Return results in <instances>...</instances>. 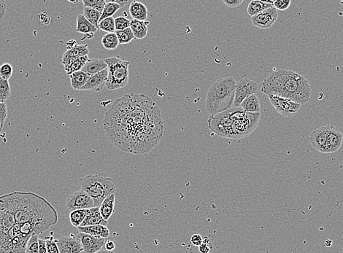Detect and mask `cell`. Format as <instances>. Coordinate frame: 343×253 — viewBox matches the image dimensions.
Listing matches in <instances>:
<instances>
[{"mask_svg":"<svg viewBox=\"0 0 343 253\" xmlns=\"http://www.w3.org/2000/svg\"><path fill=\"white\" fill-rule=\"evenodd\" d=\"M103 125L110 141L133 155L151 151L165 132L160 109L143 94L128 93L114 101L105 112Z\"/></svg>","mask_w":343,"mask_h":253,"instance_id":"obj_1","label":"cell"},{"mask_svg":"<svg viewBox=\"0 0 343 253\" xmlns=\"http://www.w3.org/2000/svg\"><path fill=\"white\" fill-rule=\"evenodd\" d=\"M2 197L13 212L16 224L31 225L35 235L43 233L58 222L55 208L38 194L15 191Z\"/></svg>","mask_w":343,"mask_h":253,"instance_id":"obj_2","label":"cell"},{"mask_svg":"<svg viewBox=\"0 0 343 253\" xmlns=\"http://www.w3.org/2000/svg\"><path fill=\"white\" fill-rule=\"evenodd\" d=\"M261 92L291 99L301 105L309 102L311 87L305 77L292 70L280 69L269 74L263 81Z\"/></svg>","mask_w":343,"mask_h":253,"instance_id":"obj_3","label":"cell"},{"mask_svg":"<svg viewBox=\"0 0 343 253\" xmlns=\"http://www.w3.org/2000/svg\"><path fill=\"white\" fill-rule=\"evenodd\" d=\"M260 116V113L246 112L240 106H233L225 112L210 115L207 123L209 129L218 136L240 140L257 129Z\"/></svg>","mask_w":343,"mask_h":253,"instance_id":"obj_4","label":"cell"},{"mask_svg":"<svg viewBox=\"0 0 343 253\" xmlns=\"http://www.w3.org/2000/svg\"><path fill=\"white\" fill-rule=\"evenodd\" d=\"M236 84L232 77H227L210 85L206 97V109L209 113L217 115L234 106Z\"/></svg>","mask_w":343,"mask_h":253,"instance_id":"obj_5","label":"cell"},{"mask_svg":"<svg viewBox=\"0 0 343 253\" xmlns=\"http://www.w3.org/2000/svg\"><path fill=\"white\" fill-rule=\"evenodd\" d=\"M79 182L81 190L94 200V206L97 207H99L108 196L115 193L113 179L104 173L88 174L81 178Z\"/></svg>","mask_w":343,"mask_h":253,"instance_id":"obj_6","label":"cell"},{"mask_svg":"<svg viewBox=\"0 0 343 253\" xmlns=\"http://www.w3.org/2000/svg\"><path fill=\"white\" fill-rule=\"evenodd\" d=\"M108 65V79L107 87L109 91L121 89L129 83V61L121 59L119 57H111L105 58Z\"/></svg>","mask_w":343,"mask_h":253,"instance_id":"obj_7","label":"cell"},{"mask_svg":"<svg viewBox=\"0 0 343 253\" xmlns=\"http://www.w3.org/2000/svg\"><path fill=\"white\" fill-rule=\"evenodd\" d=\"M14 215L2 196L0 197V246L7 238L9 231L16 225Z\"/></svg>","mask_w":343,"mask_h":253,"instance_id":"obj_8","label":"cell"},{"mask_svg":"<svg viewBox=\"0 0 343 253\" xmlns=\"http://www.w3.org/2000/svg\"><path fill=\"white\" fill-rule=\"evenodd\" d=\"M269 100L277 112L285 117H291L300 109L302 105L293 102L291 99L280 96L268 95Z\"/></svg>","mask_w":343,"mask_h":253,"instance_id":"obj_9","label":"cell"},{"mask_svg":"<svg viewBox=\"0 0 343 253\" xmlns=\"http://www.w3.org/2000/svg\"><path fill=\"white\" fill-rule=\"evenodd\" d=\"M258 89V84L255 81L248 78L240 79L236 84L234 106H240L247 97L257 93Z\"/></svg>","mask_w":343,"mask_h":253,"instance_id":"obj_10","label":"cell"},{"mask_svg":"<svg viewBox=\"0 0 343 253\" xmlns=\"http://www.w3.org/2000/svg\"><path fill=\"white\" fill-rule=\"evenodd\" d=\"M66 207L72 212L79 209H89L95 206L94 200L85 191L80 190L74 192L67 198Z\"/></svg>","mask_w":343,"mask_h":253,"instance_id":"obj_11","label":"cell"},{"mask_svg":"<svg viewBox=\"0 0 343 253\" xmlns=\"http://www.w3.org/2000/svg\"><path fill=\"white\" fill-rule=\"evenodd\" d=\"M78 238L81 241L84 253H98L102 251L106 242V239L100 236H92L84 233H78Z\"/></svg>","mask_w":343,"mask_h":253,"instance_id":"obj_12","label":"cell"},{"mask_svg":"<svg viewBox=\"0 0 343 253\" xmlns=\"http://www.w3.org/2000/svg\"><path fill=\"white\" fill-rule=\"evenodd\" d=\"M278 18V10L272 7L251 17V22L255 27L261 29H267L275 23Z\"/></svg>","mask_w":343,"mask_h":253,"instance_id":"obj_13","label":"cell"},{"mask_svg":"<svg viewBox=\"0 0 343 253\" xmlns=\"http://www.w3.org/2000/svg\"><path fill=\"white\" fill-rule=\"evenodd\" d=\"M343 135L338 128L332 124H329L326 144L322 153H332L338 151L343 142Z\"/></svg>","mask_w":343,"mask_h":253,"instance_id":"obj_14","label":"cell"},{"mask_svg":"<svg viewBox=\"0 0 343 253\" xmlns=\"http://www.w3.org/2000/svg\"><path fill=\"white\" fill-rule=\"evenodd\" d=\"M60 253H82L84 252L81 241L74 234L61 236L58 239Z\"/></svg>","mask_w":343,"mask_h":253,"instance_id":"obj_15","label":"cell"},{"mask_svg":"<svg viewBox=\"0 0 343 253\" xmlns=\"http://www.w3.org/2000/svg\"><path fill=\"white\" fill-rule=\"evenodd\" d=\"M107 79H108V69H105V70L90 77L86 84L81 90L82 91H92V92H99V91H102L106 85Z\"/></svg>","mask_w":343,"mask_h":253,"instance_id":"obj_16","label":"cell"},{"mask_svg":"<svg viewBox=\"0 0 343 253\" xmlns=\"http://www.w3.org/2000/svg\"><path fill=\"white\" fill-rule=\"evenodd\" d=\"M328 132H329V124L322 126L315 129L311 134L309 140L313 147L322 153L326 144L327 140Z\"/></svg>","mask_w":343,"mask_h":253,"instance_id":"obj_17","label":"cell"},{"mask_svg":"<svg viewBox=\"0 0 343 253\" xmlns=\"http://www.w3.org/2000/svg\"><path fill=\"white\" fill-rule=\"evenodd\" d=\"M108 221H105L99 212V207H94L87 209L86 215L81 227L89 226V225H102L107 226Z\"/></svg>","mask_w":343,"mask_h":253,"instance_id":"obj_18","label":"cell"},{"mask_svg":"<svg viewBox=\"0 0 343 253\" xmlns=\"http://www.w3.org/2000/svg\"><path fill=\"white\" fill-rule=\"evenodd\" d=\"M107 68H108V65L105 63V60L92 58V59H88L81 71L86 73L88 76L91 77L107 69Z\"/></svg>","mask_w":343,"mask_h":253,"instance_id":"obj_19","label":"cell"},{"mask_svg":"<svg viewBox=\"0 0 343 253\" xmlns=\"http://www.w3.org/2000/svg\"><path fill=\"white\" fill-rule=\"evenodd\" d=\"M115 194L113 193L108 196L99 206V212L105 221H108L115 211Z\"/></svg>","mask_w":343,"mask_h":253,"instance_id":"obj_20","label":"cell"},{"mask_svg":"<svg viewBox=\"0 0 343 253\" xmlns=\"http://www.w3.org/2000/svg\"><path fill=\"white\" fill-rule=\"evenodd\" d=\"M129 13L134 20L145 22L148 16V11L146 6L140 1H133L129 7Z\"/></svg>","mask_w":343,"mask_h":253,"instance_id":"obj_21","label":"cell"},{"mask_svg":"<svg viewBox=\"0 0 343 253\" xmlns=\"http://www.w3.org/2000/svg\"><path fill=\"white\" fill-rule=\"evenodd\" d=\"M88 46L87 45H79V46H75L71 49L67 50L64 55H63L61 63L63 64L69 61L70 58H80V57L86 56L88 55Z\"/></svg>","mask_w":343,"mask_h":253,"instance_id":"obj_22","label":"cell"},{"mask_svg":"<svg viewBox=\"0 0 343 253\" xmlns=\"http://www.w3.org/2000/svg\"><path fill=\"white\" fill-rule=\"evenodd\" d=\"M98 28L93 25L84 17V15H79L77 17V32L86 35L94 36V34L97 32Z\"/></svg>","mask_w":343,"mask_h":253,"instance_id":"obj_23","label":"cell"},{"mask_svg":"<svg viewBox=\"0 0 343 253\" xmlns=\"http://www.w3.org/2000/svg\"><path fill=\"white\" fill-rule=\"evenodd\" d=\"M78 229L79 230V233L100 236L104 239H108L110 236V230L105 225H89V226L79 227Z\"/></svg>","mask_w":343,"mask_h":253,"instance_id":"obj_24","label":"cell"},{"mask_svg":"<svg viewBox=\"0 0 343 253\" xmlns=\"http://www.w3.org/2000/svg\"><path fill=\"white\" fill-rule=\"evenodd\" d=\"M240 106L243 111L249 113H260L261 111L259 99L256 94L247 97Z\"/></svg>","mask_w":343,"mask_h":253,"instance_id":"obj_25","label":"cell"},{"mask_svg":"<svg viewBox=\"0 0 343 253\" xmlns=\"http://www.w3.org/2000/svg\"><path fill=\"white\" fill-rule=\"evenodd\" d=\"M88 56H86L80 57V58H70L67 62L64 64V69L67 75H71L74 72L81 71L83 67L88 61Z\"/></svg>","mask_w":343,"mask_h":253,"instance_id":"obj_26","label":"cell"},{"mask_svg":"<svg viewBox=\"0 0 343 253\" xmlns=\"http://www.w3.org/2000/svg\"><path fill=\"white\" fill-rule=\"evenodd\" d=\"M147 24H149V23L142 22V21L134 20V19L131 21L130 28L132 32H133L135 38L138 39V40H143V39L146 37L147 34Z\"/></svg>","mask_w":343,"mask_h":253,"instance_id":"obj_27","label":"cell"},{"mask_svg":"<svg viewBox=\"0 0 343 253\" xmlns=\"http://www.w3.org/2000/svg\"><path fill=\"white\" fill-rule=\"evenodd\" d=\"M274 7L273 4H268L265 1H259V0H253L248 4L247 12L250 16H256L259 14L261 12L270 7Z\"/></svg>","mask_w":343,"mask_h":253,"instance_id":"obj_28","label":"cell"},{"mask_svg":"<svg viewBox=\"0 0 343 253\" xmlns=\"http://www.w3.org/2000/svg\"><path fill=\"white\" fill-rule=\"evenodd\" d=\"M70 78L71 85L73 89L81 90L83 87L86 84L90 76H88L86 73L81 70L74 72L73 74L70 75Z\"/></svg>","mask_w":343,"mask_h":253,"instance_id":"obj_29","label":"cell"},{"mask_svg":"<svg viewBox=\"0 0 343 253\" xmlns=\"http://www.w3.org/2000/svg\"><path fill=\"white\" fill-rule=\"evenodd\" d=\"M102 44L105 49L111 50V51L116 49L119 46V41L116 34L115 32L107 33L102 37Z\"/></svg>","mask_w":343,"mask_h":253,"instance_id":"obj_30","label":"cell"},{"mask_svg":"<svg viewBox=\"0 0 343 253\" xmlns=\"http://www.w3.org/2000/svg\"><path fill=\"white\" fill-rule=\"evenodd\" d=\"M87 209H79V210L72 211L70 213V221L72 225L75 228L81 227L84 222L86 215Z\"/></svg>","mask_w":343,"mask_h":253,"instance_id":"obj_31","label":"cell"},{"mask_svg":"<svg viewBox=\"0 0 343 253\" xmlns=\"http://www.w3.org/2000/svg\"><path fill=\"white\" fill-rule=\"evenodd\" d=\"M84 16L90 23L95 26L97 28H98V24L99 20H100L101 16H102V13H99V12L97 11V10H94V9L84 7Z\"/></svg>","mask_w":343,"mask_h":253,"instance_id":"obj_32","label":"cell"},{"mask_svg":"<svg viewBox=\"0 0 343 253\" xmlns=\"http://www.w3.org/2000/svg\"><path fill=\"white\" fill-rule=\"evenodd\" d=\"M120 8H121V7L116 3L114 2V1H107L106 4H105V7H104L103 11H102L99 22L103 20V19H107V18L113 17V16Z\"/></svg>","mask_w":343,"mask_h":253,"instance_id":"obj_33","label":"cell"},{"mask_svg":"<svg viewBox=\"0 0 343 253\" xmlns=\"http://www.w3.org/2000/svg\"><path fill=\"white\" fill-rule=\"evenodd\" d=\"M115 33L118 37L119 45L128 44L135 39V36L130 27L121 31H115Z\"/></svg>","mask_w":343,"mask_h":253,"instance_id":"obj_34","label":"cell"},{"mask_svg":"<svg viewBox=\"0 0 343 253\" xmlns=\"http://www.w3.org/2000/svg\"><path fill=\"white\" fill-rule=\"evenodd\" d=\"M11 94L10 84L7 80L3 79L0 77V102L4 103Z\"/></svg>","mask_w":343,"mask_h":253,"instance_id":"obj_35","label":"cell"},{"mask_svg":"<svg viewBox=\"0 0 343 253\" xmlns=\"http://www.w3.org/2000/svg\"><path fill=\"white\" fill-rule=\"evenodd\" d=\"M98 28L107 33L115 32V19L113 17H110L100 21L99 22Z\"/></svg>","mask_w":343,"mask_h":253,"instance_id":"obj_36","label":"cell"},{"mask_svg":"<svg viewBox=\"0 0 343 253\" xmlns=\"http://www.w3.org/2000/svg\"><path fill=\"white\" fill-rule=\"evenodd\" d=\"M83 3L84 7L94 9L102 13L107 1L105 0H84Z\"/></svg>","mask_w":343,"mask_h":253,"instance_id":"obj_37","label":"cell"},{"mask_svg":"<svg viewBox=\"0 0 343 253\" xmlns=\"http://www.w3.org/2000/svg\"><path fill=\"white\" fill-rule=\"evenodd\" d=\"M26 253H39L38 235H32L29 238L27 242Z\"/></svg>","mask_w":343,"mask_h":253,"instance_id":"obj_38","label":"cell"},{"mask_svg":"<svg viewBox=\"0 0 343 253\" xmlns=\"http://www.w3.org/2000/svg\"><path fill=\"white\" fill-rule=\"evenodd\" d=\"M131 21L123 16L115 18V31H121L130 27Z\"/></svg>","mask_w":343,"mask_h":253,"instance_id":"obj_39","label":"cell"},{"mask_svg":"<svg viewBox=\"0 0 343 253\" xmlns=\"http://www.w3.org/2000/svg\"><path fill=\"white\" fill-rule=\"evenodd\" d=\"M48 253H60L58 246V239H54V236L46 238Z\"/></svg>","mask_w":343,"mask_h":253,"instance_id":"obj_40","label":"cell"},{"mask_svg":"<svg viewBox=\"0 0 343 253\" xmlns=\"http://www.w3.org/2000/svg\"><path fill=\"white\" fill-rule=\"evenodd\" d=\"M12 75H13V67L11 64L5 63L0 67V77L1 78L8 81L11 78Z\"/></svg>","mask_w":343,"mask_h":253,"instance_id":"obj_41","label":"cell"},{"mask_svg":"<svg viewBox=\"0 0 343 253\" xmlns=\"http://www.w3.org/2000/svg\"><path fill=\"white\" fill-rule=\"evenodd\" d=\"M213 251V245L208 238L203 239L202 244L199 247V251L201 253H210Z\"/></svg>","mask_w":343,"mask_h":253,"instance_id":"obj_42","label":"cell"},{"mask_svg":"<svg viewBox=\"0 0 343 253\" xmlns=\"http://www.w3.org/2000/svg\"><path fill=\"white\" fill-rule=\"evenodd\" d=\"M291 1L290 0H276L274 1L273 6L277 10L284 11L290 7Z\"/></svg>","mask_w":343,"mask_h":253,"instance_id":"obj_43","label":"cell"},{"mask_svg":"<svg viewBox=\"0 0 343 253\" xmlns=\"http://www.w3.org/2000/svg\"><path fill=\"white\" fill-rule=\"evenodd\" d=\"M7 117V108L5 103L0 102V124L4 126Z\"/></svg>","mask_w":343,"mask_h":253,"instance_id":"obj_44","label":"cell"},{"mask_svg":"<svg viewBox=\"0 0 343 253\" xmlns=\"http://www.w3.org/2000/svg\"><path fill=\"white\" fill-rule=\"evenodd\" d=\"M222 1L227 7L235 8L240 7V4L243 2V0H223Z\"/></svg>","mask_w":343,"mask_h":253,"instance_id":"obj_45","label":"cell"},{"mask_svg":"<svg viewBox=\"0 0 343 253\" xmlns=\"http://www.w3.org/2000/svg\"><path fill=\"white\" fill-rule=\"evenodd\" d=\"M203 239L201 235L195 233L191 238V242L194 246L200 247L202 244Z\"/></svg>","mask_w":343,"mask_h":253,"instance_id":"obj_46","label":"cell"},{"mask_svg":"<svg viewBox=\"0 0 343 253\" xmlns=\"http://www.w3.org/2000/svg\"><path fill=\"white\" fill-rule=\"evenodd\" d=\"M39 253H48L47 245L45 239H39Z\"/></svg>","mask_w":343,"mask_h":253,"instance_id":"obj_47","label":"cell"},{"mask_svg":"<svg viewBox=\"0 0 343 253\" xmlns=\"http://www.w3.org/2000/svg\"><path fill=\"white\" fill-rule=\"evenodd\" d=\"M6 9H7V6H6L5 1L0 0V19H2L3 16L5 15Z\"/></svg>","mask_w":343,"mask_h":253,"instance_id":"obj_48","label":"cell"},{"mask_svg":"<svg viewBox=\"0 0 343 253\" xmlns=\"http://www.w3.org/2000/svg\"><path fill=\"white\" fill-rule=\"evenodd\" d=\"M105 251H114L115 248V245L114 242L111 240H108L105 244Z\"/></svg>","mask_w":343,"mask_h":253,"instance_id":"obj_49","label":"cell"},{"mask_svg":"<svg viewBox=\"0 0 343 253\" xmlns=\"http://www.w3.org/2000/svg\"><path fill=\"white\" fill-rule=\"evenodd\" d=\"M38 16H41V18H38L40 23H43V20H45V26L49 25L51 19H50V17L48 16V15L46 14V13H40V14H39Z\"/></svg>","mask_w":343,"mask_h":253,"instance_id":"obj_50","label":"cell"},{"mask_svg":"<svg viewBox=\"0 0 343 253\" xmlns=\"http://www.w3.org/2000/svg\"><path fill=\"white\" fill-rule=\"evenodd\" d=\"M114 2L116 3V4H118V5L120 6V7H124L125 5H126V4H128V1H121V0H118V1H114Z\"/></svg>","mask_w":343,"mask_h":253,"instance_id":"obj_51","label":"cell"},{"mask_svg":"<svg viewBox=\"0 0 343 253\" xmlns=\"http://www.w3.org/2000/svg\"><path fill=\"white\" fill-rule=\"evenodd\" d=\"M332 242L331 240H326V242H325V245H326L327 247L331 246V245H332Z\"/></svg>","mask_w":343,"mask_h":253,"instance_id":"obj_52","label":"cell"},{"mask_svg":"<svg viewBox=\"0 0 343 253\" xmlns=\"http://www.w3.org/2000/svg\"><path fill=\"white\" fill-rule=\"evenodd\" d=\"M97 253H115L113 252V251H105H105H102H102H99V252Z\"/></svg>","mask_w":343,"mask_h":253,"instance_id":"obj_53","label":"cell"},{"mask_svg":"<svg viewBox=\"0 0 343 253\" xmlns=\"http://www.w3.org/2000/svg\"><path fill=\"white\" fill-rule=\"evenodd\" d=\"M3 126L0 124V135H1V132H2Z\"/></svg>","mask_w":343,"mask_h":253,"instance_id":"obj_54","label":"cell"}]
</instances>
